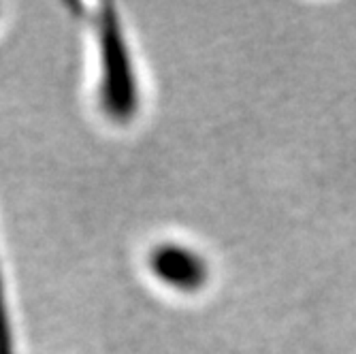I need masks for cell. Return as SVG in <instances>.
Instances as JSON below:
<instances>
[{"label": "cell", "instance_id": "3957f363", "mask_svg": "<svg viewBox=\"0 0 356 354\" xmlns=\"http://www.w3.org/2000/svg\"><path fill=\"white\" fill-rule=\"evenodd\" d=\"M0 354H15L11 323H9V314H7V301H5V293H3V280H0Z\"/></svg>", "mask_w": 356, "mask_h": 354}, {"label": "cell", "instance_id": "6da1fadb", "mask_svg": "<svg viewBox=\"0 0 356 354\" xmlns=\"http://www.w3.org/2000/svg\"><path fill=\"white\" fill-rule=\"evenodd\" d=\"M101 41V103L103 109L120 122L131 120L137 113V83L131 69V60L124 45L122 28L118 13L111 5L101 7V15L96 19Z\"/></svg>", "mask_w": 356, "mask_h": 354}, {"label": "cell", "instance_id": "7a4b0ae2", "mask_svg": "<svg viewBox=\"0 0 356 354\" xmlns=\"http://www.w3.org/2000/svg\"><path fill=\"white\" fill-rule=\"evenodd\" d=\"M152 269L163 282L181 288V291H197L207 277V267L203 259L177 246H165L156 250L152 259Z\"/></svg>", "mask_w": 356, "mask_h": 354}]
</instances>
